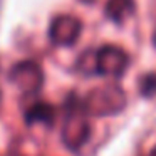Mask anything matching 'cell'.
I'll return each mask as SVG.
<instances>
[{
	"label": "cell",
	"mask_w": 156,
	"mask_h": 156,
	"mask_svg": "<svg viewBox=\"0 0 156 156\" xmlns=\"http://www.w3.org/2000/svg\"><path fill=\"white\" fill-rule=\"evenodd\" d=\"M89 134H91V126L87 121V114L82 108V101H77L74 96H71V99L67 101V112L61 133L62 143L67 149L77 151L86 144Z\"/></svg>",
	"instance_id": "obj_1"
},
{
	"label": "cell",
	"mask_w": 156,
	"mask_h": 156,
	"mask_svg": "<svg viewBox=\"0 0 156 156\" xmlns=\"http://www.w3.org/2000/svg\"><path fill=\"white\" fill-rule=\"evenodd\" d=\"M126 106V94L119 86L109 84L102 87H96L89 92L82 101L87 116L104 118V116H114L121 112Z\"/></svg>",
	"instance_id": "obj_2"
},
{
	"label": "cell",
	"mask_w": 156,
	"mask_h": 156,
	"mask_svg": "<svg viewBox=\"0 0 156 156\" xmlns=\"http://www.w3.org/2000/svg\"><path fill=\"white\" fill-rule=\"evenodd\" d=\"M10 81L25 94H35L44 84V74L37 62L22 61L10 69Z\"/></svg>",
	"instance_id": "obj_3"
},
{
	"label": "cell",
	"mask_w": 156,
	"mask_h": 156,
	"mask_svg": "<svg viewBox=\"0 0 156 156\" xmlns=\"http://www.w3.org/2000/svg\"><path fill=\"white\" fill-rule=\"evenodd\" d=\"M129 64V57L121 47L116 45H104L96 52V69L98 74L119 77L126 71Z\"/></svg>",
	"instance_id": "obj_4"
},
{
	"label": "cell",
	"mask_w": 156,
	"mask_h": 156,
	"mask_svg": "<svg viewBox=\"0 0 156 156\" xmlns=\"http://www.w3.org/2000/svg\"><path fill=\"white\" fill-rule=\"evenodd\" d=\"M81 20L72 15H59L52 20L49 29V37L55 45L67 47L72 45L81 35Z\"/></svg>",
	"instance_id": "obj_5"
},
{
	"label": "cell",
	"mask_w": 156,
	"mask_h": 156,
	"mask_svg": "<svg viewBox=\"0 0 156 156\" xmlns=\"http://www.w3.org/2000/svg\"><path fill=\"white\" fill-rule=\"evenodd\" d=\"M54 119H55V109L47 102H35L25 112V122L27 124H35V122L52 124Z\"/></svg>",
	"instance_id": "obj_6"
},
{
	"label": "cell",
	"mask_w": 156,
	"mask_h": 156,
	"mask_svg": "<svg viewBox=\"0 0 156 156\" xmlns=\"http://www.w3.org/2000/svg\"><path fill=\"white\" fill-rule=\"evenodd\" d=\"M104 12L108 19L119 24L134 12V0H108Z\"/></svg>",
	"instance_id": "obj_7"
},
{
	"label": "cell",
	"mask_w": 156,
	"mask_h": 156,
	"mask_svg": "<svg viewBox=\"0 0 156 156\" xmlns=\"http://www.w3.org/2000/svg\"><path fill=\"white\" fill-rule=\"evenodd\" d=\"M77 69H79V72H82L86 76L98 74V69H96V52H91V51L84 52L77 61Z\"/></svg>",
	"instance_id": "obj_8"
},
{
	"label": "cell",
	"mask_w": 156,
	"mask_h": 156,
	"mask_svg": "<svg viewBox=\"0 0 156 156\" xmlns=\"http://www.w3.org/2000/svg\"><path fill=\"white\" fill-rule=\"evenodd\" d=\"M139 92L144 98H153L156 94V72L146 74L139 81Z\"/></svg>",
	"instance_id": "obj_9"
},
{
	"label": "cell",
	"mask_w": 156,
	"mask_h": 156,
	"mask_svg": "<svg viewBox=\"0 0 156 156\" xmlns=\"http://www.w3.org/2000/svg\"><path fill=\"white\" fill-rule=\"evenodd\" d=\"M149 156H156V146L151 149V153H149Z\"/></svg>",
	"instance_id": "obj_10"
},
{
	"label": "cell",
	"mask_w": 156,
	"mask_h": 156,
	"mask_svg": "<svg viewBox=\"0 0 156 156\" xmlns=\"http://www.w3.org/2000/svg\"><path fill=\"white\" fill-rule=\"evenodd\" d=\"M154 45H156V29H154Z\"/></svg>",
	"instance_id": "obj_11"
}]
</instances>
